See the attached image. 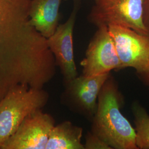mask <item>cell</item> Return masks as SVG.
I'll use <instances>...</instances> for the list:
<instances>
[{
  "label": "cell",
  "mask_w": 149,
  "mask_h": 149,
  "mask_svg": "<svg viewBox=\"0 0 149 149\" xmlns=\"http://www.w3.org/2000/svg\"><path fill=\"white\" fill-rule=\"evenodd\" d=\"M65 1H68V0H65Z\"/></svg>",
  "instance_id": "16"
},
{
  "label": "cell",
  "mask_w": 149,
  "mask_h": 149,
  "mask_svg": "<svg viewBox=\"0 0 149 149\" xmlns=\"http://www.w3.org/2000/svg\"><path fill=\"white\" fill-rule=\"evenodd\" d=\"M77 6H75L68 19L59 24L53 34L47 38L48 46L53 54L57 67L63 77V81L72 80L78 76L75 64L73 32Z\"/></svg>",
  "instance_id": "9"
},
{
  "label": "cell",
  "mask_w": 149,
  "mask_h": 149,
  "mask_svg": "<svg viewBox=\"0 0 149 149\" xmlns=\"http://www.w3.org/2000/svg\"><path fill=\"white\" fill-rule=\"evenodd\" d=\"M139 80L149 90V73H136Z\"/></svg>",
  "instance_id": "15"
},
{
  "label": "cell",
  "mask_w": 149,
  "mask_h": 149,
  "mask_svg": "<svg viewBox=\"0 0 149 149\" xmlns=\"http://www.w3.org/2000/svg\"><path fill=\"white\" fill-rule=\"evenodd\" d=\"M55 125L53 117L42 109L33 112L24 118L1 149H45Z\"/></svg>",
  "instance_id": "8"
},
{
  "label": "cell",
  "mask_w": 149,
  "mask_h": 149,
  "mask_svg": "<svg viewBox=\"0 0 149 149\" xmlns=\"http://www.w3.org/2000/svg\"><path fill=\"white\" fill-rule=\"evenodd\" d=\"M143 19L149 36V0H144L143 1Z\"/></svg>",
  "instance_id": "14"
},
{
  "label": "cell",
  "mask_w": 149,
  "mask_h": 149,
  "mask_svg": "<svg viewBox=\"0 0 149 149\" xmlns=\"http://www.w3.org/2000/svg\"><path fill=\"white\" fill-rule=\"evenodd\" d=\"M110 73L96 76H77L64 82L61 100L70 111L91 121L97 108L98 97Z\"/></svg>",
  "instance_id": "5"
},
{
  "label": "cell",
  "mask_w": 149,
  "mask_h": 149,
  "mask_svg": "<svg viewBox=\"0 0 149 149\" xmlns=\"http://www.w3.org/2000/svg\"><path fill=\"white\" fill-rule=\"evenodd\" d=\"M31 0H0V69L26 49L36 33L30 24Z\"/></svg>",
  "instance_id": "2"
},
{
  "label": "cell",
  "mask_w": 149,
  "mask_h": 149,
  "mask_svg": "<svg viewBox=\"0 0 149 149\" xmlns=\"http://www.w3.org/2000/svg\"><path fill=\"white\" fill-rule=\"evenodd\" d=\"M124 101L117 81L111 74L99 93L91 132L112 149H138L135 129L120 111Z\"/></svg>",
  "instance_id": "1"
},
{
  "label": "cell",
  "mask_w": 149,
  "mask_h": 149,
  "mask_svg": "<svg viewBox=\"0 0 149 149\" xmlns=\"http://www.w3.org/2000/svg\"><path fill=\"white\" fill-rule=\"evenodd\" d=\"M62 0H31L29 22L43 37L52 36L59 25Z\"/></svg>",
  "instance_id": "10"
},
{
  "label": "cell",
  "mask_w": 149,
  "mask_h": 149,
  "mask_svg": "<svg viewBox=\"0 0 149 149\" xmlns=\"http://www.w3.org/2000/svg\"><path fill=\"white\" fill-rule=\"evenodd\" d=\"M121 69L131 68L136 73H149V36L116 25L108 26Z\"/></svg>",
  "instance_id": "6"
},
{
  "label": "cell",
  "mask_w": 149,
  "mask_h": 149,
  "mask_svg": "<svg viewBox=\"0 0 149 149\" xmlns=\"http://www.w3.org/2000/svg\"><path fill=\"white\" fill-rule=\"evenodd\" d=\"M144 0H95L88 20L98 27L116 25L149 35L143 19Z\"/></svg>",
  "instance_id": "4"
},
{
  "label": "cell",
  "mask_w": 149,
  "mask_h": 149,
  "mask_svg": "<svg viewBox=\"0 0 149 149\" xmlns=\"http://www.w3.org/2000/svg\"><path fill=\"white\" fill-rule=\"evenodd\" d=\"M84 145L85 149H112L108 144L91 131L86 135Z\"/></svg>",
  "instance_id": "13"
},
{
  "label": "cell",
  "mask_w": 149,
  "mask_h": 149,
  "mask_svg": "<svg viewBox=\"0 0 149 149\" xmlns=\"http://www.w3.org/2000/svg\"><path fill=\"white\" fill-rule=\"evenodd\" d=\"M135 124V141L138 149H149V115L140 103L132 105Z\"/></svg>",
  "instance_id": "12"
},
{
  "label": "cell",
  "mask_w": 149,
  "mask_h": 149,
  "mask_svg": "<svg viewBox=\"0 0 149 149\" xmlns=\"http://www.w3.org/2000/svg\"><path fill=\"white\" fill-rule=\"evenodd\" d=\"M83 129L68 120L55 125L45 149H85L81 142Z\"/></svg>",
  "instance_id": "11"
},
{
  "label": "cell",
  "mask_w": 149,
  "mask_h": 149,
  "mask_svg": "<svg viewBox=\"0 0 149 149\" xmlns=\"http://www.w3.org/2000/svg\"><path fill=\"white\" fill-rule=\"evenodd\" d=\"M49 95L43 88L18 86L0 101V149L16 132L28 115L42 109L48 103Z\"/></svg>",
  "instance_id": "3"
},
{
  "label": "cell",
  "mask_w": 149,
  "mask_h": 149,
  "mask_svg": "<svg viewBox=\"0 0 149 149\" xmlns=\"http://www.w3.org/2000/svg\"><path fill=\"white\" fill-rule=\"evenodd\" d=\"M80 65L82 68V74L87 76L121 69L116 46L107 26L97 27L86 49L85 57Z\"/></svg>",
  "instance_id": "7"
}]
</instances>
